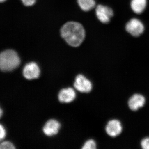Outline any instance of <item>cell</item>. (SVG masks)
Returning <instances> with one entry per match:
<instances>
[{"label": "cell", "instance_id": "6da1fadb", "mask_svg": "<svg viewBox=\"0 0 149 149\" xmlns=\"http://www.w3.org/2000/svg\"><path fill=\"white\" fill-rule=\"evenodd\" d=\"M60 32L61 37L71 47H79L85 40V29L82 24L76 22H67L61 27Z\"/></svg>", "mask_w": 149, "mask_h": 149}, {"label": "cell", "instance_id": "7a4b0ae2", "mask_svg": "<svg viewBox=\"0 0 149 149\" xmlns=\"http://www.w3.org/2000/svg\"><path fill=\"white\" fill-rule=\"evenodd\" d=\"M20 63L19 56L13 50L3 51L0 55V68L3 72L12 71L18 67Z\"/></svg>", "mask_w": 149, "mask_h": 149}, {"label": "cell", "instance_id": "3957f363", "mask_svg": "<svg viewBox=\"0 0 149 149\" xmlns=\"http://www.w3.org/2000/svg\"><path fill=\"white\" fill-rule=\"evenodd\" d=\"M125 30L131 36L139 37L143 33L145 26L143 22L139 19L132 18L126 23Z\"/></svg>", "mask_w": 149, "mask_h": 149}, {"label": "cell", "instance_id": "277c9868", "mask_svg": "<svg viewBox=\"0 0 149 149\" xmlns=\"http://www.w3.org/2000/svg\"><path fill=\"white\" fill-rule=\"evenodd\" d=\"M95 12L97 18L103 24L109 23L114 14L111 8L102 4L98 5L96 6Z\"/></svg>", "mask_w": 149, "mask_h": 149}, {"label": "cell", "instance_id": "5b68a950", "mask_svg": "<svg viewBox=\"0 0 149 149\" xmlns=\"http://www.w3.org/2000/svg\"><path fill=\"white\" fill-rule=\"evenodd\" d=\"M74 88L81 93H88L93 88L92 83L82 74H78L75 78L74 84Z\"/></svg>", "mask_w": 149, "mask_h": 149}, {"label": "cell", "instance_id": "8992f818", "mask_svg": "<svg viewBox=\"0 0 149 149\" xmlns=\"http://www.w3.org/2000/svg\"><path fill=\"white\" fill-rule=\"evenodd\" d=\"M40 69L37 63L30 62L24 66L23 70L24 77L28 80L37 78L40 76Z\"/></svg>", "mask_w": 149, "mask_h": 149}, {"label": "cell", "instance_id": "52a82bcc", "mask_svg": "<svg viewBox=\"0 0 149 149\" xmlns=\"http://www.w3.org/2000/svg\"><path fill=\"white\" fill-rule=\"evenodd\" d=\"M107 134L112 137H116L122 131V126L119 120L113 119L110 120L106 127Z\"/></svg>", "mask_w": 149, "mask_h": 149}, {"label": "cell", "instance_id": "ba28073f", "mask_svg": "<svg viewBox=\"0 0 149 149\" xmlns=\"http://www.w3.org/2000/svg\"><path fill=\"white\" fill-rule=\"evenodd\" d=\"M60 127V124L58 121L54 119H51L45 124L43 129V132L46 136H54L58 133Z\"/></svg>", "mask_w": 149, "mask_h": 149}, {"label": "cell", "instance_id": "9c48e42d", "mask_svg": "<svg viewBox=\"0 0 149 149\" xmlns=\"http://www.w3.org/2000/svg\"><path fill=\"white\" fill-rule=\"evenodd\" d=\"M146 103L145 97L140 94H136L132 96L128 101V106L130 109L136 111L144 105Z\"/></svg>", "mask_w": 149, "mask_h": 149}, {"label": "cell", "instance_id": "30bf717a", "mask_svg": "<svg viewBox=\"0 0 149 149\" xmlns=\"http://www.w3.org/2000/svg\"><path fill=\"white\" fill-rule=\"evenodd\" d=\"M76 97V94L72 88L63 89L60 91L58 94L59 100L62 103H70L74 100Z\"/></svg>", "mask_w": 149, "mask_h": 149}, {"label": "cell", "instance_id": "8fae6325", "mask_svg": "<svg viewBox=\"0 0 149 149\" xmlns=\"http://www.w3.org/2000/svg\"><path fill=\"white\" fill-rule=\"evenodd\" d=\"M147 5V0H131L130 3L132 11L137 14L143 13L146 8Z\"/></svg>", "mask_w": 149, "mask_h": 149}, {"label": "cell", "instance_id": "7c38bea8", "mask_svg": "<svg viewBox=\"0 0 149 149\" xmlns=\"http://www.w3.org/2000/svg\"><path fill=\"white\" fill-rule=\"evenodd\" d=\"M77 3L80 8L85 12L92 10L96 6L95 0H77Z\"/></svg>", "mask_w": 149, "mask_h": 149}, {"label": "cell", "instance_id": "4fadbf2b", "mask_svg": "<svg viewBox=\"0 0 149 149\" xmlns=\"http://www.w3.org/2000/svg\"><path fill=\"white\" fill-rule=\"evenodd\" d=\"M96 148L95 142L92 139L88 140L85 142L82 148L83 149H94Z\"/></svg>", "mask_w": 149, "mask_h": 149}, {"label": "cell", "instance_id": "5bb4252c", "mask_svg": "<svg viewBox=\"0 0 149 149\" xmlns=\"http://www.w3.org/2000/svg\"><path fill=\"white\" fill-rule=\"evenodd\" d=\"M1 149H15L13 144L8 141H5L0 145Z\"/></svg>", "mask_w": 149, "mask_h": 149}, {"label": "cell", "instance_id": "9a60e30c", "mask_svg": "<svg viewBox=\"0 0 149 149\" xmlns=\"http://www.w3.org/2000/svg\"><path fill=\"white\" fill-rule=\"evenodd\" d=\"M141 146L142 148L149 149V138H146L143 139L141 142Z\"/></svg>", "mask_w": 149, "mask_h": 149}, {"label": "cell", "instance_id": "2e32d148", "mask_svg": "<svg viewBox=\"0 0 149 149\" xmlns=\"http://www.w3.org/2000/svg\"><path fill=\"white\" fill-rule=\"evenodd\" d=\"M36 0H21L24 6H33L36 2Z\"/></svg>", "mask_w": 149, "mask_h": 149}, {"label": "cell", "instance_id": "e0dca14e", "mask_svg": "<svg viewBox=\"0 0 149 149\" xmlns=\"http://www.w3.org/2000/svg\"><path fill=\"white\" fill-rule=\"evenodd\" d=\"M0 139L2 140L5 138L6 135L5 130L2 125H0Z\"/></svg>", "mask_w": 149, "mask_h": 149}, {"label": "cell", "instance_id": "ac0fdd59", "mask_svg": "<svg viewBox=\"0 0 149 149\" xmlns=\"http://www.w3.org/2000/svg\"><path fill=\"white\" fill-rule=\"evenodd\" d=\"M6 1V0H0V1H1V2H4L5 1Z\"/></svg>", "mask_w": 149, "mask_h": 149}, {"label": "cell", "instance_id": "d6986e66", "mask_svg": "<svg viewBox=\"0 0 149 149\" xmlns=\"http://www.w3.org/2000/svg\"><path fill=\"white\" fill-rule=\"evenodd\" d=\"M2 113V109H1V116Z\"/></svg>", "mask_w": 149, "mask_h": 149}]
</instances>
